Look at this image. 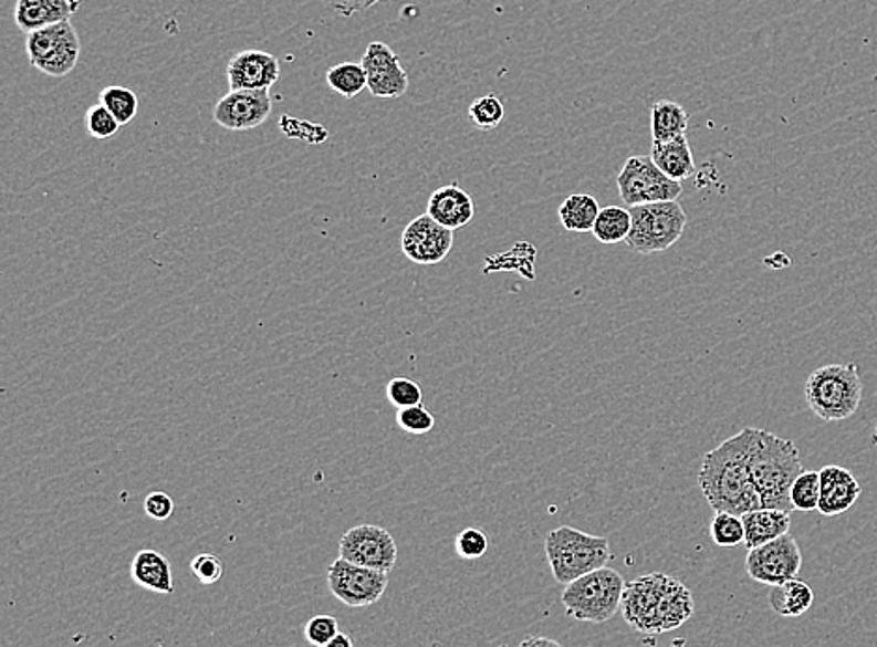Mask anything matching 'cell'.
<instances>
[{
    "instance_id": "obj_34",
    "label": "cell",
    "mask_w": 877,
    "mask_h": 647,
    "mask_svg": "<svg viewBox=\"0 0 877 647\" xmlns=\"http://www.w3.org/2000/svg\"><path fill=\"white\" fill-rule=\"evenodd\" d=\"M386 395L388 400L395 408H410V406L424 405V389L419 386L418 382L405 378V376H397L391 378L388 386H386Z\"/></svg>"
},
{
    "instance_id": "obj_10",
    "label": "cell",
    "mask_w": 877,
    "mask_h": 647,
    "mask_svg": "<svg viewBox=\"0 0 877 647\" xmlns=\"http://www.w3.org/2000/svg\"><path fill=\"white\" fill-rule=\"evenodd\" d=\"M744 567L752 581L769 587L776 586L797 578L798 571L803 567V554L795 538L786 533L771 543L749 551Z\"/></svg>"
},
{
    "instance_id": "obj_7",
    "label": "cell",
    "mask_w": 877,
    "mask_h": 647,
    "mask_svg": "<svg viewBox=\"0 0 877 647\" xmlns=\"http://www.w3.org/2000/svg\"><path fill=\"white\" fill-rule=\"evenodd\" d=\"M24 49L38 72L49 77H64L80 62V34L70 21H62L27 34Z\"/></svg>"
},
{
    "instance_id": "obj_42",
    "label": "cell",
    "mask_w": 877,
    "mask_h": 647,
    "mask_svg": "<svg viewBox=\"0 0 877 647\" xmlns=\"http://www.w3.org/2000/svg\"><path fill=\"white\" fill-rule=\"evenodd\" d=\"M326 647H356L354 646V641H352L351 636L345 635V633H340V635L335 636Z\"/></svg>"
},
{
    "instance_id": "obj_31",
    "label": "cell",
    "mask_w": 877,
    "mask_h": 647,
    "mask_svg": "<svg viewBox=\"0 0 877 647\" xmlns=\"http://www.w3.org/2000/svg\"><path fill=\"white\" fill-rule=\"evenodd\" d=\"M711 539L720 549H735L744 543L743 519L732 513H714Z\"/></svg>"
},
{
    "instance_id": "obj_36",
    "label": "cell",
    "mask_w": 877,
    "mask_h": 647,
    "mask_svg": "<svg viewBox=\"0 0 877 647\" xmlns=\"http://www.w3.org/2000/svg\"><path fill=\"white\" fill-rule=\"evenodd\" d=\"M489 551V538L479 528H464L455 539V552L462 560H479Z\"/></svg>"
},
{
    "instance_id": "obj_21",
    "label": "cell",
    "mask_w": 877,
    "mask_h": 647,
    "mask_svg": "<svg viewBox=\"0 0 877 647\" xmlns=\"http://www.w3.org/2000/svg\"><path fill=\"white\" fill-rule=\"evenodd\" d=\"M132 578L135 584H139L148 592L161 593V595L175 593L170 562L161 552L154 549H143L135 554L132 562Z\"/></svg>"
},
{
    "instance_id": "obj_26",
    "label": "cell",
    "mask_w": 877,
    "mask_h": 647,
    "mask_svg": "<svg viewBox=\"0 0 877 647\" xmlns=\"http://www.w3.org/2000/svg\"><path fill=\"white\" fill-rule=\"evenodd\" d=\"M687 126H689V115L679 103L660 100L651 107V135L657 143L678 139L685 135Z\"/></svg>"
},
{
    "instance_id": "obj_41",
    "label": "cell",
    "mask_w": 877,
    "mask_h": 647,
    "mask_svg": "<svg viewBox=\"0 0 877 647\" xmlns=\"http://www.w3.org/2000/svg\"><path fill=\"white\" fill-rule=\"evenodd\" d=\"M519 647H563L560 641L552 640V638H546V636H526L524 640L521 641V646Z\"/></svg>"
},
{
    "instance_id": "obj_8",
    "label": "cell",
    "mask_w": 877,
    "mask_h": 647,
    "mask_svg": "<svg viewBox=\"0 0 877 647\" xmlns=\"http://www.w3.org/2000/svg\"><path fill=\"white\" fill-rule=\"evenodd\" d=\"M616 184L622 199L629 208L651 205V202L678 200L679 195L683 191L681 182L668 178L655 165L651 156H630L619 170Z\"/></svg>"
},
{
    "instance_id": "obj_17",
    "label": "cell",
    "mask_w": 877,
    "mask_h": 647,
    "mask_svg": "<svg viewBox=\"0 0 877 647\" xmlns=\"http://www.w3.org/2000/svg\"><path fill=\"white\" fill-rule=\"evenodd\" d=\"M819 483H822V497L817 511L825 516L846 513L854 508L863 492L854 473L842 466H823L819 470Z\"/></svg>"
},
{
    "instance_id": "obj_27",
    "label": "cell",
    "mask_w": 877,
    "mask_h": 647,
    "mask_svg": "<svg viewBox=\"0 0 877 647\" xmlns=\"http://www.w3.org/2000/svg\"><path fill=\"white\" fill-rule=\"evenodd\" d=\"M633 229L630 210L622 206H606L601 208L599 218L593 227V237L601 243L625 242Z\"/></svg>"
},
{
    "instance_id": "obj_3",
    "label": "cell",
    "mask_w": 877,
    "mask_h": 647,
    "mask_svg": "<svg viewBox=\"0 0 877 647\" xmlns=\"http://www.w3.org/2000/svg\"><path fill=\"white\" fill-rule=\"evenodd\" d=\"M863 380L857 364L823 365L806 378L805 400L823 421H844L859 410Z\"/></svg>"
},
{
    "instance_id": "obj_13",
    "label": "cell",
    "mask_w": 877,
    "mask_h": 647,
    "mask_svg": "<svg viewBox=\"0 0 877 647\" xmlns=\"http://www.w3.org/2000/svg\"><path fill=\"white\" fill-rule=\"evenodd\" d=\"M453 248V230L436 223L429 213L418 216L406 225L400 237V249L414 264L432 267L448 257Z\"/></svg>"
},
{
    "instance_id": "obj_29",
    "label": "cell",
    "mask_w": 877,
    "mask_h": 647,
    "mask_svg": "<svg viewBox=\"0 0 877 647\" xmlns=\"http://www.w3.org/2000/svg\"><path fill=\"white\" fill-rule=\"evenodd\" d=\"M100 103L115 115L121 126H126L139 113V97L126 86L111 85L100 92Z\"/></svg>"
},
{
    "instance_id": "obj_1",
    "label": "cell",
    "mask_w": 877,
    "mask_h": 647,
    "mask_svg": "<svg viewBox=\"0 0 877 647\" xmlns=\"http://www.w3.org/2000/svg\"><path fill=\"white\" fill-rule=\"evenodd\" d=\"M756 429L747 427L706 453L698 484L714 513L743 516L763 508L751 479V453Z\"/></svg>"
},
{
    "instance_id": "obj_2",
    "label": "cell",
    "mask_w": 877,
    "mask_h": 647,
    "mask_svg": "<svg viewBox=\"0 0 877 647\" xmlns=\"http://www.w3.org/2000/svg\"><path fill=\"white\" fill-rule=\"evenodd\" d=\"M805 472L797 446L792 440L756 429L751 453V479L763 508L792 513L793 483Z\"/></svg>"
},
{
    "instance_id": "obj_38",
    "label": "cell",
    "mask_w": 877,
    "mask_h": 647,
    "mask_svg": "<svg viewBox=\"0 0 877 647\" xmlns=\"http://www.w3.org/2000/svg\"><path fill=\"white\" fill-rule=\"evenodd\" d=\"M189 568H191L195 578H197L202 586H212L216 582L221 581L225 571L223 562H221L218 556L208 554V552L195 556L191 563H189Z\"/></svg>"
},
{
    "instance_id": "obj_22",
    "label": "cell",
    "mask_w": 877,
    "mask_h": 647,
    "mask_svg": "<svg viewBox=\"0 0 877 647\" xmlns=\"http://www.w3.org/2000/svg\"><path fill=\"white\" fill-rule=\"evenodd\" d=\"M692 614H695V599H692L689 587L678 578L668 575L659 614H657V635L678 629L689 622Z\"/></svg>"
},
{
    "instance_id": "obj_15",
    "label": "cell",
    "mask_w": 877,
    "mask_h": 647,
    "mask_svg": "<svg viewBox=\"0 0 877 647\" xmlns=\"http://www.w3.org/2000/svg\"><path fill=\"white\" fill-rule=\"evenodd\" d=\"M270 91H230L213 109V122L229 132L262 126L272 113Z\"/></svg>"
},
{
    "instance_id": "obj_6",
    "label": "cell",
    "mask_w": 877,
    "mask_h": 647,
    "mask_svg": "<svg viewBox=\"0 0 877 647\" xmlns=\"http://www.w3.org/2000/svg\"><path fill=\"white\" fill-rule=\"evenodd\" d=\"M629 210L633 229L625 243L633 253H660L683 237L687 213L678 200L633 206Z\"/></svg>"
},
{
    "instance_id": "obj_32",
    "label": "cell",
    "mask_w": 877,
    "mask_h": 647,
    "mask_svg": "<svg viewBox=\"0 0 877 647\" xmlns=\"http://www.w3.org/2000/svg\"><path fill=\"white\" fill-rule=\"evenodd\" d=\"M468 116L472 118L473 124L479 129L490 132V129H494V127L502 124L505 109H503V103L500 97L494 96V94H487V96L473 100L470 109H468Z\"/></svg>"
},
{
    "instance_id": "obj_19",
    "label": "cell",
    "mask_w": 877,
    "mask_h": 647,
    "mask_svg": "<svg viewBox=\"0 0 877 647\" xmlns=\"http://www.w3.org/2000/svg\"><path fill=\"white\" fill-rule=\"evenodd\" d=\"M427 213L446 229L457 230L472 223L476 205L472 195L459 184H449L430 195Z\"/></svg>"
},
{
    "instance_id": "obj_39",
    "label": "cell",
    "mask_w": 877,
    "mask_h": 647,
    "mask_svg": "<svg viewBox=\"0 0 877 647\" xmlns=\"http://www.w3.org/2000/svg\"><path fill=\"white\" fill-rule=\"evenodd\" d=\"M145 513L146 516H150L152 521H169L173 513H175V502H173V498L169 494H165V492H150L148 497L145 498Z\"/></svg>"
},
{
    "instance_id": "obj_11",
    "label": "cell",
    "mask_w": 877,
    "mask_h": 647,
    "mask_svg": "<svg viewBox=\"0 0 877 647\" xmlns=\"http://www.w3.org/2000/svg\"><path fill=\"white\" fill-rule=\"evenodd\" d=\"M340 556L362 567L391 573L397 563V543L386 528L362 524L341 538Z\"/></svg>"
},
{
    "instance_id": "obj_5",
    "label": "cell",
    "mask_w": 877,
    "mask_h": 647,
    "mask_svg": "<svg viewBox=\"0 0 877 647\" xmlns=\"http://www.w3.org/2000/svg\"><path fill=\"white\" fill-rule=\"evenodd\" d=\"M624 576L616 568L601 567L565 586L562 603L567 616L584 624H606L622 611Z\"/></svg>"
},
{
    "instance_id": "obj_33",
    "label": "cell",
    "mask_w": 877,
    "mask_h": 647,
    "mask_svg": "<svg viewBox=\"0 0 877 647\" xmlns=\"http://www.w3.org/2000/svg\"><path fill=\"white\" fill-rule=\"evenodd\" d=\"M85 126L86 134L91 135L92 139L97 140L115 137L122 127L121 122L116 121L115 115L102 103L92 105L91 109L86 111Z\"/></svg>"
},
{
    "instance_id": "obj_40",
    "label": "cell",
    "mask_w": 877,
    "mask_h": 647,
    "mask_svg": "<svg viewBox=\"0 0 877 647\" xmlns=\"http://www.w3.org/2000/svg\"><path fill=\"white\" fill-rule=\"evenodd\" d=\"M333 12L340 13L343 18H352L354 13L365 12L369 8L376 7L382 0H324Z\"/></svg>"
},
{
    "instance_id": "obj_35",
    "label": "cell",
    "mask_w": 877,
    "mask_h": 647,
    "mask_svg": "<svg viewBox=\"0 0 877 647\" xmlns=\"http://www.w3.org/2000/svg\"><path fill=\"white\" fill-rule=\"evenodd\" d=\"M397 425L408 435H427L435 429L436 419L430 414L429 408L424 405L400 408L397 411Z\"/></svg>"
},
{
    "instance_id": "obj_20",
    "label": "cell",
    "mask_w": 877,
    "mask_h": 647,
    "mask_svg": "<svg viewBox=\"0 0 877 647\" xmlns=\"http://www.w3.org/2000/svg\"><path fill=\"white\" fill-rule=\"evenodd\" d=\"M741 519L744 526V546L749 551L786 535L792 528V513L781 509H754L751 513H744Z\"/></svg>"
},
{
    "instance_id": "obj_18",
    "label": "cell",
    "mask_w": 877,
    "mask_h": 647,
    "mask_svg": "<svg viewBox=\"0 0 877 647\" xmlns=\"http://www.w3.org/2000/svg\"><path fill=\"white\" fill-rule=\"evenodd\" d=\"M83 0H18L13 8V21L24 34L40 31L51 24L70 21Z\"/></svg>"
},
{
    "instance_id": "obj_37",
    "label": "cell",
    "mask_w": 877,
    "mask_h": 647,
    "mask_svg": "<svg viewBox=\"0 0 877 647\" xmlns=\"http://www.w3.org/2000/svg\"><path fill=\"white\" fill-rule=\"evenodd\" d=\"M337 635H340V622L333 616L321 614L311 617L305 624V638L311 646L326 647Z\"/></svg>"
},
{
    "instance_id": "obj_28",
    "label": "cell",
    "mask_w": 877,
    "mask_h": 647,
    "mask_svg": "<svg viewBox=\"0 0 877 647\" xmlns=\"http://www.w3.org/2000/svg\"><path fill=\"white\" fill-rule=\"evenodd\" d=\"M326 83L332 91L337 92L346 100H354L359 92L367 88V73L362 62H343L330 67L326 73Z\"/></svg>"
},
{
    "instance_id": "obj_23",
    "label": "cell",
    "mask_w": 877,
    "mask_h": 647,
    "mask_svg": "<svg viewBox=\"0 0 877 647\" xmlns=\"http://www.w3.org/2000/svg\"><path fill=\"white\" fill-rule=\"evenodd\" d=\"M651 159L668 178H672L676 182H683V180H689L690 176H695V158H692L687 135H681L678 139L666 140V143L654 140Z\"/></svg>"
},
{
    "instance_id": "obj_25",
    "label": "cell",
    "mask_w": 877,
    "mask_h": 647,
    "mask_svg": "<svg viewBox=\"0 0 877 647\" xmlns=\"http://www.w3.org/2000/svg\"><path fill=\"white\" fill-rule=\"evenodd\" d=\"M601 206L595 197L586 194H575L563 200L557 219L563 229L570 232H592L595 221L599 218Z\"/></svg>"
},
{
    "instance_id": "obj_4",
    "label": "cell",
    "mask_w": 877,
    "mask_h": 647,
    "mask_svg": "<svg viewBox=\"0 0 877 647\" xmlns=\"http://www.w3.org/2000/svg\"><path fill=\"white\" fill-rule=\"evenodd\" d=\"M545 554L552 576L563 586L592 571L606 567L612 557L608 539L571 526H560L549 532Z\"/></svg>"
},
{
    "instance_id": "obj_9",
    "label": "cell",
    "mask_w": 877,
    "mask_h": 647,
    "mask_svg": "<svg viewBox=\"0 0 877 647\" xmlns=\"http://www.w3.org/2000/svg\"><path fill=\"white\" fill-rule=\"evenodd\" d=\"M389 584V573L362 567L337 557L327 568V587L335 599L351 608H365L382 599Z\"/></svg>"
},
{
    "instance_id": "obj_30",
    "label": "cell",
    "mask_w": 877,
    "mask_h": 647,
    "mask_svg": "<svg viewBox=\"0 0 877 647\" xmlns=\"http://www.w3.org/2000/svg\"><path fill=\"white\" fill-rule=\"evenodd\" d=\"M792 505L795 511H816L819 505V497H822V483H819V472H811L805 470L801 473L795 483H793Z\"/></svg>"
},
{
    "instance_id": "obj_24",
    "label": "cell",
    "mask_w": 877,
    "mask_h": 647,
    "mask_svg": "<svg viewBox=\"0 0 877 647\" xmlns=\"http://www.w3.org/2000/svg\"><path fill=\"white\" fill-rule=\"evenodd\" d=\"M769 606L782 617L803 616L811 611L814 603V592L806 582L792 578L771 586L768 595Z\"/></svg>"
},
{
    "instance_id": "obj_14",
    "label": "cell",
    "mask_w": 877,
    "mask_h": 647,
    "mask_svg": "<svg viewBox=\"0 0 877 647\" xmlns=\"http://www.w3.org/2000/svg\"><path fill=\"white\" fill-rule=\"evenodd\" d=\"M362 66L367 73V91L378 100H399L408 92V73L388 43L370 42Z\"/></svg>"
},
{
    "instance_id": "obj_12",
    "label": "cell",
    "mask_w": 877,
    "mask_h": 647,
    "mask_svg": "<svg viewBox=\"0 0 877 647\" xmlns=\"http://www.w3.org/2000/svg\"><path fill=\"white\" fill-rule=\"evenodd\" d=\"M668 575L651 573L625 584L622 614L629 627L641 635L657 636V614Z\"/></svg>"
},
{
    "instance_id": "obj_43",
    "label": "cell",
    "mask_w": 877,
    "mask_h": 647,
    "mask_svg": "<svg viewBox=\"0 0 877 647\" xmlns=\"http://www.w3.org/2000/svg\"><path fill=\"white\" fill-rule=\"evenodd\" d=\"M498 647H509V646H498Z\"/></svg>"
},
{
    "instance_id": "obj_16",
    "label": "cell",
    "mask_w": 877,
    "mask_h": 647,
    "mask_svg": "<svg viewBox=\"0 0 877 647\" xmlns=\"http://www.w3.org/2000/svg\"><path fill=\"white\" fill-rule=\"evenodd\" d=\"M281 75V64L267 51H240L227 64L230 91H270Z\"/></svg>"
}]
</instances>
